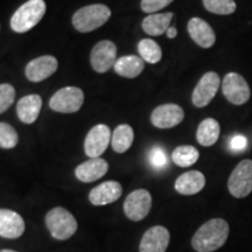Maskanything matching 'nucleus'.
Masks as SVG:
<instances>
[{
  "label": "nucleus",
  "mask_w": 252,
  "mask_h": 252,
  "mask_svg": "<svg viewBox=\"0 0 252 252\" xmlns=\"http://www.w3.org/2000/svg\"><path fill=\"white\" fill-rule=\"evenodd\" d=\"M174 14L172 12L167 13H153L147 15L143 20L141 27L144 32L151 36H160L165 34L167 30L171 27V23Z\"/></svg>",
  "instance_id": "obj_21"
},
{
  "label": "nucleus",
  "mask_w": 252,
  "mask_h": 252,
  "mask_svg": "<svg viewBox=\"0 0 252 252\" xmlns=\"http://www.w3.org/2000/svg\"><path fill=\"white\" fill-rule=\"evenodd\" d=\"M185 111L178 104L167 103L157 106L151 113V123L158 128H172L184 121Z\"/></svg>",
  "instance_id": "obj_12"
},
{
  "label": "nucleus",
  "mask_w": 252,
  "mask_h": 252,
  "mask_svg": "<svg viewBox=\"0 0 252 252\" xmlns=\"http://www.w3.org/2000/svg\"><path fill=\"white\" fill-rule=\"evenodd\" d=\"M171 235L162 225H154L143 235L139 252H166Z\"/></svg>",
  "instance_id": "obj_14"
},
{
  "label": "nucleus",
  "mask_w": 252,
  "mask_h": 252,
  "mask_svg": "<svg viewBox=\"0 0 252 252\" xmlns=\"http://www.w3.org/2000/svg\"><path fill=\"white\" fill-rule=\"evenodd\" d=\"M46 225L53 238L67 241L77 231V220L65 208L56 207L46 215Z\"/></svg>",
  "instance_id": "obj_4"
},
{
  "label": "nucleus",
  "mask_w": 252,
  "mask_h": 252,
  "mask_svg": "<svg viewBox=\"0 0 252 252\" xmlns=\"http://www.w3.org/2000/svg\"><path fill=\"white\" fill-rule=\"evenodd\" d=\"M206 186V178L201 172L189 171L181 174L175 181V190L181 195H195Z\"/></svg>",
  "instance_id": "obj_20"
},
{
  "label": "nucleus",
  "mask_w": 252,
  "mask_h": 252,
  "mask_svg": "<svg viewBox=\"0 0 252 252\" xmlns=\"http://www.w3.org/2000/svg\"><path fill=\"white\" fill-rule=\"evenodd\" d=\"M18 132L12 125L0 122V147L5 150L14 149L18 145Z\"/></svg>",
  "instance_id": "obj_28"
},
{
  "label": "nucleus",
  "mask_w": 252,
  "mask_h": 252,
  "mask_svg": "<svg viewBox=\"0 0 252 252\" xmlns=\"http://www.w3.org/2000/svg\"><path fill=\"white\" fill-rule=\"evenodd\" d=\"M220 133V123L214 118H206L198 125L196 140L204 147H210L219 140Z\"/></svg>",
  "instance_id": "obj_23"
},
{
  "label": "nucleus",
  "mask_w": 252,
  "mask_h": 252,
  "mask_svg": "<svg viewBox=\"0 0 252 252\" xmlns=\"http://www.w3.org/2000/svg\"><path fill=\"white\" fill-rule=\"evenodd\" d=\"M111 132L108 125L98 124L88 132L84 140V152L90 158H100L108 149L111 140Z\"/></svg>",
  "instance_id": "obj_11"
},
{
  "label": "nucleus",
  "mask_w": 252,
  "mask_h": 252,
  "mask_svg": "<svg viewBox=\"0 0 252 252\" xmlns=\"http://www.w3.org/2000/svg\"><path fill=\"white\" fill-rule=\"evenodd\" d=\"M145 68L144 60L137 55H125L119 58L115 63L116 74L126 78H135L143 72Z\"/></svg>",
  "instance_id": "obj_22"
},
{
  "label": "nucleus",
  "mask_w": 252,
  "mask_h": 252,
  "mask_svg": "<svg viewBox=\"0 0 252 252\" xmlns=\"http://www.w3.org/2000/svg\"><path fill=\"white\" fill-rule=\"evenodd\" d=\"M166 34L168 39H174V37H176V35H178V30H176L174 26H171L168 30H167Z\"/></svg>",
  "instance_id": "obj_33"
},
{
  "label": "nucleus",
  "mask_w": 252,
  "mask_h": 252,
  "mask_svg": "<svg viewBox=\"0 0 252 252\" xmlns=\"http://www.w3.org/2000/svg\"><path fill=\"white\" fill-rule=\"evenodd\" d=\"M187 30L191 40L201 48H212L216 42V34L207 21L201 18H191L188 21Z\"/></svg>",
  "instance_id": "obj_15"
},
{
  "label": "nucleus",
  "mask_w": 252,
  "mask_h": 252,
  "mask_svg": "<svg viewBox=\"0 0 252 252\" xmlns=\"http://www.w3.org/2000/svg\"><path fill=\"white\" fill-rule=\"evenodd\" d=\"M228 189L236 198H244L252 191V160H242L229 176Z\"/></svg>",
  "instance_id": "obj_6"
},
{
  "label": "nucleus",
  "mask_w": 252,
  "mask_h": 252,
  "mask_svg": "<svg viewBox=\"0 0 252 252\" xmlns=\"http://www.w3.org/2000/svg\"><path fill=\"white\" fill-rule=\"evenodd\" d=\"M248 146V139L244 137V135L237 134L232 138L231 141H230V147L234 152H242L247 149Z\"/></svg>",
  "instance_id": "obj_32"
},
{
  "label": "nucleus",
  "mask_w": 252,
  "mask_h": 252,
  "mask_svg": "<svg viewBox=\"0 0 252 252\" xmlns=\"http://www.w3.org/2000/svg\"><path fill=\"white\" fill-rule=\"evenodd\" d=\"M152 208V196L146 189H137L127 195L124 202V213L133 222L143 220Z\"/></svg>",
  "instance_id": "obj_9"
},
{
  "label": "nucleus",
  "mask_w": 252,
  "mask_h": 252,
  "mask_svg": "<svg viewBox=\"0 0 252 252\" xmlns=\"http://www.w3.org/2000/svg\"><path fill=\"white\" fill-rule=\"evenodd\" d=\"M173 1L174 0H141L140 7L145 13L153 14L157 13L160 9L165 8L169 4H172Z\"/></svg>",
  "instance_id": "obj_31"
},
{
  "label": "nucleus",
  "mask_w": 252,
  "mask_h": 252,
  "mask_svg": "<svg viewBox=\"0 0 252 252\" xmlns=\"http://www.w3.org/2000/svg\"><path fill=\"white\" fill-rule=\"evenodd\" d=\"M109 171V163L102 158H91L75 169V175L82 182H94L103 178Z\"/></svg>",
  "instance_id": "obj_18"
},
{
  "label": "nucleus",
  "mask_w": 252,
  "mask_h": 252,
  "mask_svg": "<svg viewBox=\"0 0 252 252\" xmlns=\"http://www.w3.org/2000/svg\"><path fill=\"white\" fill-rule=\"evenodd\" d=\"M134 140L133 128L127 124H122L116 127L111 137L112 149L117 153H125L130 150Z\"/></svg>",
  "instance_id": "obj_24"
},
{
  "label": "nucleus",
  "mask_w": 252,
  "mask_h": 252,
  "mask_svg": "<svg viewBox=\"0 0 252 252\" xmlns=\"http://www.w3.org/2000/svg\"><path fill=\"white\" fill-rule=\"evenodd\" d=\"M138 52L144 62L156 64L162 59V50L156 41L152 39H143L138 43Z\"/></svg>",
  "instance_id": "obj_26"
},
{
  "label": "nucleus",
  "mask_w": 252,
  "mask_h": 252,
  "mask_svg": "<svg viewBox=\"0 0 252 252\" xmlns=\"http://www.w3.org/2000/svg\"><path fill=\"white\" fill-rule=\"evenodd\" d=\"M111 17V9L106 5L84 6L72 15V26L80 33H89L102 27Z\"/></svg>",
  "instance_id": "obj_3"
},
{
  "label": "nucleus",
  "mask_w": 252,
  "mask_h": 252,
  "mask_svg": "<svg viewBox=\"0 0 252 252\" xmlns=\"http://www.w3.org/2000/svg\"><path fill=\"white\" fill-rule=\"evenodd\" d=\"M58 68L59 62L55 56L43 55L28 62L26 69H25V75L28 81L37 83V82L45 81L52 75H54Z\"/></svg>",
  "instance_id": "obj_13"
},
{
  "label": "nucleus",
  "mask_w": 252,
  "mask_h": 252,
  "mask_svg": "<svg viewBox=\"0 0 252 252\" xmlns=\"http://www.w3.org/2000/svg\"><path fill=\"white\" fill-rule=\"evenodd\" d=\"M15 89L12 84H0V115L7 111L9 106L14 103Z\"/></svg>",
  "instance_id": "obj_29"
},
{
  "label": "nucleus",
  "mask_w": 252,
  "mask_h": 252,
  "mask_svg": "<svg viewBox=\"0 0 252 252\" xmlns=\"http://www.w3.org/2000/svg\"><path fill=\"white\" fill-rule=\"evenodd\" d=\"M228 222L213 219L203 223L191 238V247L197 252H214L225 244L229 236Z\"/></svg>",
  "instance_id": "obj_1"
},
{
  "label": "nucleus",
  "mask_w": 252,
  "mask_h": 252,
  "mask_svg": "<svg viewBox=\"0 0 252 252\" xmlns=\"http://www.w3.org/2000/svg\"><path fill=\"white\" fill-rule=\"evenodd\" d=\"M117 61V47L112 41L103 40L96 43L91 50L90 63L94 70L99 74L109 71Z\"/></svg>",
  "instance_id": "obj_10"
},
{
  "label": "nucleus",
  "mask_w": 252,
  "mask_h": 252,
  "mask_svg": "<svg viewBox=\"0 0 252 252\" xmlns=\"http://www.w3.org/2000/svg\"><path fill=\"white\" fill-rule=\"evenodd\" d=\"M123 187L117 181H105L93 188L89 193V201L94 206H106L113 203L122 196Z\"/></svg>",
  "instance_id": "obj_16"
},
{
  "label": "nucleus",
  "mask_w": 252,
  "mask_h": 252,
  "mask_svg": "<svg viewBox=\"0 0 252 252\" xmlns=\"http://www.w3.org/2000/svg\"><path fill=\"white\" fill-rule=\"evenodd\" d=\"M41 108H42V99L39 94H27L19 99L17 104L18 118L25 124H33L39 118Z\"/></svg>",
  "instance_id": "obj_19"
},
{
  "label": "nucleus",
  "mask_w": 252,
  "mask_h": 252,
  "mask_svg": "<svg viewBox=\"0 0 252 252\" xmlns=\"http://www.w3.org/2000/svg\"><path fill=\"white\" fill-rule=\"evenodd\" d=\"M149 160H150V163L152 165V167H154V168L157 169L165 168L167 165V156H166L165 150L159 146L153 147L149 153Z\"/></svg>",
  "instance_id": "obj_30"
},
{
  "label": "nucleus",
  "mask_w": 252,
  "mask_h": 252,
  "mask_svg": "<svg viewBox=\"0 0 252 252\" xmlns=\"http://www.w3.org/2000/svg\"><path fill=\"white\" fill-rule=\"evenodd\" d=\"M46 13L45 0H28L11 18V28L15 33H26L42 20Z\"/></svg>",
  "instance_id": "obj_2"
},
{
  "label": "nucleus",
  "mask_w": 252,
  "mask_h": 252,
  "mask_svg": "<svg viewBox=\"0 0 252 252\" xmlns=\"http://www.w3.org/2000/svg\"><path fill=\"white\" fill-rule=\"evenodd\" d=\"M200 158V152L197 149L190 145H181L173 151L172 160L179 167H189L194 165Z\"/></svg>",
  "instance_id": "obj_25"
},
{
  "label": "nucleus",
  "mask_w": 252,
  "mask_h": 252,
  "mask_svg": "<svg viewBox=\"0 0 252 252\" xmlns=\"http://www.w3.org/2000/svg\"><path fill=\"white\" fill-rule=\"evenodd\" d=\"M26 224L21 215L9 209H0V237L15 239L23 236Z\"/></svg>",
  "instance_id": "obj_17"
},
{
  "label": "nucleus",
  "mask_w": 252,
  "mask_h": 252,
  "mask_svg": "<svg viewBox=\"0 0 252 252\" xmlns=\"http://www.w3.org/2000/svg\"><path fill=\"white\" fill-rule=\"evenodd\" d=\"M222 93L229 103L243 105L251 97V90L245 78L238 72L231 71L222 81Z\"/></svg>",
  "instance_id": "obj_7"
},
{
  "label": "nucleus",
  "mask_w": 252,
  "mask_h": 252,
  "mask_svg": "<svg viewBox=\"0 0 252 252\" xmlns=\"http://www.w3.org/2000/svg\"><path fill=\"white\" fill-rule=\"evenodd\" d=\"M204 8L217 15H229L237 9L235 0H202Z\"/></svg>",
  "instance_id": "obj_27"
},
{
  "label": "nucleus",
  "mask_w": 252,
  "mask_h": 252,
  "mask_svg": "<svg viewBox=\"0 0 252 252\" xmlns=\"http://www.w3.org/2000/svg\"><path fill=\"white\" fill-rule=\"evenodd\" d=\"M220 86V77L215 71H208L200 78L191 94V102L195 108H204L214 99Z\"/></svg>",
  "instance_id": "obj_8"
},
{
  "label": "nucleus",
  "mask_w": 252,
  "mask_h": 252,
  "mask_svg": "<svg viewBox=\"0 0 252 252\" xmlns=\"http://www.w3.org/2000/svg\"><path fill=\"white\" fill-rule=\"evenodd\" d=\"M0 252H18L14 250H9V249H4V250H0Z\"/></svg>",
  "instance_id": "obj_34"
},
{
  "label": "nucleus",
  "mask_w": 252,
  "mask_h": 252,
  "mask_svg": "<svg viewBox=\"0 0 252 252\" xmlns=\"http://www.w3.org/2000/svg\"><path fill=\"white\" fill-rule=\"evenodd\" d=\"M84 103L83 90L77 87H65L56 91L49 100L53 111L60 113H75Z\"/></svg>",
  "instance_id": "obj_5"
}]
</instances>
